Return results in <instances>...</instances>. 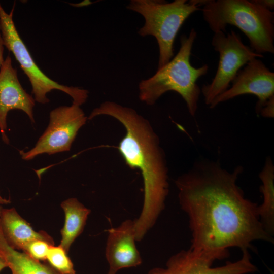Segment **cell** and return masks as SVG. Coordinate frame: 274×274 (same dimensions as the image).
Here are the masks:
<instances>
[{
    "mask_svg": "<svg viewBox=\"0 0 274 274\" xmlns=\"http://www.w3.org/2000/svg\"><path fill=\"white\" fill-rule=\"evenodd\" d=\"M105 256L109 269L117 273L123 268L141 265L142 259L136 248L134 220L127 219L108 230Z\"/></svg>",
    "mask_w": 274,
    "mask_h": 274,
    "instance_id": "obj_12",
    "label": "cell"
},
{
    "mask_svg": "<svg viewBox=\"0 0 274 274\" xmlns=\"http://www.w3.org/2000/svg\"><path fill=\"white\" fill-rule=\"evenodd\" d=\"M195 0H175L167 3L158 0H131L126 8L141 14L144 25L138 33L142 37L152 36L159 47L158 68L167 63L174 55L176 37L187 18L199 10Z\"/></svg>",
    "mask_w": 274,
    "mask_h": 274,
    "instance_id": "obj_5",
    "label": "cell"
},
{
    "mask_svg": "<svg viewBox=\"0 0 274 274\" xmlns=\"http://www.w3.org/2000/svg\"><path fill=\"white\" fill-rule=\"evenodd\" d=\"M242 252V257L237 261H227L223 266L212 267L216 260L227 258L228 251L183 250L170 256L164 267H154L148 274H247L256 272L257 268L251 261L249 250Z\"/></svg>",
    "mask_w": 274,
    "mask_h": 274,
    "instance_id": "obj_8",
    "label": "cell"
},
{
    "mask_svg": "<svg viewBox=\"0 0 274 274\" xmlns=\"http://www.w3.org/2000/svg\"><path fill=\"white\" fill-rule=\"evenodd\" d=\"M1 5V4H0Z\"/></svg>",
    "mask_w": 274,
    "mask_h": 274,
    "instance_id": "obj_25",
    "label": "cell"
},
{
    "mask_svg": "<svg viewBox=\"0 0 274 274\" xmlns=\"http://www.w3.org/2000/svg\"><path fill=\"white\" fill-rule=\"evenodd\" d=\"M14 9L13 7L7 13L0 5V32L4 46L14 55L28 77L35 100L42 104L48 103L47 94L56 89L70 96L73 104L80 106L84 104L88 97V90L60 84L48 77L37 65L16 28L13 19Z\"/></svg>",
    "mask_w": 274,
    "mask_h": 274,
    "instance_id": "obj_6",
    "label": "cell"
},
{
    "mask_svg": "<svg viewBox=\"0 0 274 274\" xmlns=\"http://www.w3.org/2000/svg\"><path fill=\"white\" fill-rule=\"evenodd\" d=\"M255 3L265 8L268 10L272 11L274 8L273 0H253Z\"/></svg>",
    "mask_w": 274,
    "mask_h": 274,
    "instance_id": "obj_19",
    "label": "cell"
},
{
    "mask_svg": "<svg viewBox=\"0 0 274 274\" xmlns=\"http://www.w3.org/2000/svg\"><path fill=\"white\" fill-rule=\"evenodd\" d=\"M6 267H7V263L4 258L0 254V272Z\"/></svg>",
    "mask_w": 274,
    "mask_h": 274,
    "instance_id": "obj_21",
    "label": "cell"
},
{
    "mask_svg": "<svg viewBox=\"0 0 274 274\" xmlns=\"http://www.w3.org/2000/svg\"><path fill=\"white\" fill-rule=\"evenodd\" d=\"M53 245L43 239H35L24 245L22 250L34 260L46 261L47 255L50 246Z\"/></svg>",
    "mask_w": 274,
    "mask_h": 274,
    "instance_id": "obj_18",
    "label": "cell"
},
{
    "mask_svg": "<svg viewBox=\"0 0 274 274\" xmlns=\"http://www.w3.org/2000/svg\"><path fill=\"white\" fill-rule=\"evenodd\" d=\"M0 228L8 245L17 250H22L27 243L37 239L54 245L50 236L45 231H36L13 208L1 209Z\"/></svg>",
    "mask_w": 274,
    "mask_h": 274,
    "instance_id": "obj_13",
    "label": "cell"
},
{
    "mask_svg": "<svg viewBox=\"0 0 274 274\" xmlns=\"http://www.w3.org/2000/svg\"><path fill=\"white\" fill-rule=\"evenodd\" d=\"M101 115L113 117L124 127L118 145L128 166L139 169L144 182V201L139 217L134 220L136 241H141L154 225L164 208L168 193V168L159 137L149 121L133 109L111 101L94 108L88 120Z\"/></svg>",
    "mask_w": 274,
    "mask_h": 274,
    "instance_id": "obj_2",
    "label": "cell"
},
{
    "mask_svg": "<svg viewBox=\"0 0 274 274\" xmlns=\"http://www.w3.org/2000/svg\"><path fill=\"white\" fill-rule=\"evenodd\" d=\"M49 117V125L35 147L27 152L20 151L22 159L70 151L78 131L88 120L80 106L73 103L53 109Z\"/></svg>",
    "mask_w": 274,
    "mask_h": 274,
    "instance_id": "obj_9",
    "label": "cell"
},
{
    "mask_svg": "<svg viewBox=\"0 0 274 274\" xmlns=\"http://www.w3.org/2000/svg\"><path fill=\"white\" fill-rule=\"evenodd\" d=\"M211 44L219 53V61L214 78L201 89L206 104L209 106L215 97L229 88L230 83L242 66L255 58L263 57L245 45L240 35L233 30L227 35L223 31L215 32Z\"/></svg>",
    "mask_w": 274,
    "mask_h": 274,
    "instance_id": "obj_7",
    "label": "cell"
},
{
    "mask_svg": "<svg viewBox=\"0 0 274 274\" xmlns=\"http://www.w3.org/2000/svg\"><path fill=\"white\" fill-rule=\"evenodd\" d=\"M46 261L59 274H76L67 252L60 246H50Z\"/></svg>",
    "mask_w": 274,
    "mask_h": 274,
    "instance_id": "obj_17",
    "label": "cell"
},
{
    "mask_svg": "<svg viewBox=\"0 0 274 274\" xmlns=\"http://www.w3.org/2000/svg\"><path fill=\"white\" fill-rule=\"evenodd\" d=\"M1 207H0V212H1Z\"/></svg>",
    "mask_w": 274,
    "mask_h": 274,
    "instance_id": "obj_24",
    "label": "cell"
},
{
    "mask_svg": "<svg viewBox=\"0 0 274 274\" xmlns=\"http://www.w3.org/2000/svg\"><path fill=\"white\" fill-rule=\"evenodd\" d=\"M259 177L262 182L260 191L263 202L258 206L259 219L265 231L271 236L274 234V165L270 157L266 158Z\"/></svg>",
    "mask_w": 274,
    "mask_h": 274,
    "instance_id": "obj_16",
    "label": "cell"
},
{
    "mask_svg": "<svg viewBox=\"0 0 274 274\" xmlns=\"http://www.w3.org/2000/svg\"><path fill=\"white\" fill-rule=\"evenodd\" d=\"M61 207L64 212L65 221L61 230V239L59 246L67 253L74 241L83 232L91 210L76 198L63 201Z\"/></svg>",
    "mask_w": 274,
    "mask_h": 274,
    "instance_id": "obj_14",
    "label": "cell"
},
{
    "mask_svg": "<svg viewBox=\"0 0 274 274\" xmlns=\"http://www.w3.org/2000/svg\"><path fill=\"white\" fill-rule=\"evenodd\" d=\"M35 99L21 86L17 70L12 65L11 58L7 56L0 68V131L6 143H9L6 134L8 112L13 109L20 110L35 123Z\"/></svg>",
    "mask_w": 274,
    "mask_h": 274,
    "instance_id": "obj_11",
    "label": "cell"
},
{
    "mask_svg": "<svg viewBox=\"0 0 274 274\" xmlns=\"http://www.w3.org/2000/svg\"><path fill=\"white\" fill-rule=\"evenodd\" d=\"M0 254L12 274H59L48 264L33 259L10 246L0 228Z\"/></svg>",
    "mask_w": 274,
    "mask_h": 274,
    "instance_id": "obj_15",
    "label": "cell"
},
{
    "mask_svg": "<svg viewBox=\"0 0 274 274\" xmlns=\"http://www.w3.org/2000/svg\"><path fill=\"white\" fill-rule=\"evenodd\" d=\"M196 36L194 28L188 36L182 35L180 48L175 56L158 68L152 76L140 82L139 97L141 101L153 105L163 94L173 91L185 100L190 114L195 115L201 93L196 81L206 75L209 70L207 64L196 68L190 63L192 48Z\"/></svg>",
    "mask_w": 274,
    "mask_h": 274,
    "instance_id": "obj_3",
    "label": "cell"
},
{
    "mask_svg": "<svg viewBox=\"0 0 274 274\" xmlns=\"http://www.w3.org/2000/svg\"><path fill=\"white\" fill-rule=\"evenodd\" d=\"M4 47L5 46L3 44V41L1 34L0 32V68L1 66L2 65L5 60L3 57Z\"/></svg>",
    "mask_w": 274,
    "mask_h": 274,
    "instance_id": "obj_20",
    "label": "cell"
},
{
    "mask_svg": "<svg viewBox=\"0 0 274 274\" xmlns=\"http://www.w3.org/2000/svg\"><path fill=\"white\" fill-rule=\"evenodd\" d=\"M202 11L214 33H225L228 25H234L246 36L255 52L274 53L273 11L253 0H209Z\"/></svg>",
    "mask_w": 274,
    "mask_h": 274,
    "instance_id": "obj_4",
    "label": "cell"
},
{
    "mask_svg": "<svg viewBox=\"0 0 274 274\" xmlns=\"http://www.w3.org/2000/svg\"><path fill=\"white\" fill-rule=\"evenodd\" d=\"M107 274H116V273L112 270H109Z\"/></svg>",
    "mask_w": 274,
    "mask_h": 274,
    "instance_id": "obj_23",
    "label": "cell"
},
{
    "mask_svg": "<svg viewBox=\"0 0 274 274\" xmlns=\"http://www.w3.org/2000/svg\"><path fill=\"white\" fill-rule=\"evenodd\" d=\"M10 203V201L2 197L0 195V207L3 204H6Z\"/></svg>",
    "mask_w": 274,
    "mask_h": 274,
    "instance_id": "obj_22",
    "label": "cell"
},
{
    "mask_svg": "<svg viewBox=\"0 0 274 274\" xmlns=\"http://www.w3.org/2000/svg\"><path fill=\"white\" fill-rule=\"evenodd\" d=\"M243 171L241 165L230 172L219 161L202 160L176 180L179 204L192 233L190 249L249 250L255 241L273 242L260 222L257 204L246 198L237 184Z\"/></svg>",
    "mask_w": 274,
    "mask_h": 274,
    "instance_id": "obj_1",
    "label": "cell"
},
{
    "mask_svg": "<svg viewBox=\"0 0 274 274\" xmlns=\"http://www.w3.org/2000/svg\"><path fill=\"white\" fill-rule=\"evenodd\" d=\"M232 83L231 87L214 99L209 105L210 108L238 96L250 94L258 98L255 110L259 114L268 103L274 100V73L257 58L239 71Z\"/></svg>",
    "mask_w": 274,
    "mask_h": 274,
    "instance_id": "obj_10",
    "label": "cell"
}]
</instances>
